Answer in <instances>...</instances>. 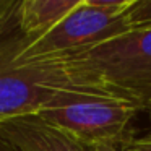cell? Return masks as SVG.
Instances as JSON below:
<instances>
[{"label": "cell", "mask_w": 151, "mask_h": 151, "mask_svg": "<svg viewBox=\"0 0 151 151\" xmlns=\"http://www.w3.org/2000/svg\"><path fill=\"white\" fill-rule=\"evenodd\" d=\"M29 42L26 34H21L0 47V122L81 99H122L89 75L75 50L18 55Z\"/></svg>", "instance_id": "1"}, {"label": "cell", "mask_w": 151, "mask_h": 151, "mask_svg": "<svg viewBox=\"0 0 151 151\" xmlns=\"http://www.w3.org/2000/svg\"><path fill=\"white\" fill-rule=\"evenodd\" d=\"M75 52L89 75L115 96L141 111L151 101V26Z\"/></svg>", "instance_id": "2"}, {"label": "cell", "mask_w": 151, "mask_h": 151, "mask_svg": "<svg viewBox=\"0 0 151 151\" xmlns=\"http://www.w3.org/2000/svg\"><path fill=\"white\" fill-rule=\"evenodd\" d=\"M141 111L137 104L124 99L89 98L39 112L41 119L63 128L86 146L125 145L127 127Z\"/></svg>", "instance_id": "3"}, {"label": "cell", "mask_w": 151, "mask_h": 151, "mask_svg": "<svg viewBox=\"0 0 151 151\" xmlns=\"http://www.w3.org/2000/svg\"><path fill=\"white\" fill-rule=\"evenodd\" d=\"M132 31L125 10H111L81 5L50 28L42 36L31 41L18 55L34 57L86 50Z\"/></svg>", "instance_id": "4"}, {"label": "cell", "mask_w": 151, "mask_h": 151, "mask_svg": "<svg viewBox=\"0 0 151 151\" xmlns=\"http://www.w3.org/2000/svg\"><path fill=\"white\" fill-rule=\"evenodd\" d=\"M0 140L17 151H94V148L86 146L39 115H23L0 122Z\"/></svg>", "instance_id": "5"}, {"label": "cell", "mask_w": 151, "mask_h": 151, "mask_svg": "<svg viewBox=\"0 0 151 151\" xmlns=\"http://www.w3.org/2000/svg\"><path fill=\"white\" fill-rule=\"evenodd\" d=\"M83 4L85 0H24L21 10V29L28 39L34 41Z\"/></svg>", "instance_id": "6"}, {"label": "cell", "mask_w": 151, "mask_h": 151, "mask_svg": "<svg viewBox=\"0 0 151 151\" xmlns=\"http://www.w3.org/2000/svg\"><path fill=\"white\" fill-rule=\"evenodd\" d=\"M24 0H0V47L20 37L21 10Z\"/></svg>", "instance_id": "7"}, {"label": "cell", "mask_w": 151, "mask_h": 151, "mask_svg": "<svg viewBox=\"0 0 151 151\" xmlns=\"http://www.w3.org/2000/svg\"><path fill=\"white\" fill-rule=\"evenodd\" d=\"M132 29L151 26V0H138L125 10Z\"/></svg>", "instance_id": "8"}, {"label": "cell", "mask_w": 151, "mask_h": 151, "mask_svg": "<svg viewBox=\"0 0 151 151\" xmlns=\"http://www.w3.org/2000/svg\"><path fill=\"white\" fill-rule=\"evenodd\" d=\"M138 0H85L83 5L99 8H111V10H127Z\"/></svg>", "instance_id": "9"}, {"label": "cell", "mask_w": 151, "mask_h": 151, "mask_svg": "<svg viewBox=\"0 0 151 151\" xmlns=\"http://www.w3.org/2000/svg\"><path fill=\"white\" fill-rule=\"evenodd\" d=\"M124 148L128 151H151V133L140 138H133V140H127Z\"/></svg>", "instance_id": "10"}, {"label": "cell", "mask_w": 151, "mask_h": 151, "mask_svg": "<svg viewBox=\"0 0 151 151\" xmlns=\"http://www.w3.org/2000/svg\"><path fill=\"white\" fill-rule=\"evenodd\" d=\"M94 151H128L125 148H119L117 145H99L94 148Z\"/></svg>", "instance_id": "11"}, {"label": "cell", "mask_w": 151, "mask_h": 151, "mask_svg": "<svg viewBox=\"0 0 151 151\" xmlns=\"http://www.w3.org/2000/svg\"><path fill=\"white\" fill-rule=\"evenodd\" d=\"M0 151H13V146H10L8 143L0 140Z\"/></svg>", "instance_id": "12"}, {"label": "cell", "mask_w": 151, "mask_h": 151, "mask_svg": "<svg viewBox=\"0 0 151 151\" xmlns=\"http://www.w3.org/2000/svg\"><path fill=\"white\" fill-rule=\"evenodd\" d=\"M143 111H145V112H146V114H148V117H150V122H151V101L148 102L146 106H145V109H143ZM150 133H151V132H150Z\"/></svg>", "instance_id": "13"}]
</instances>
